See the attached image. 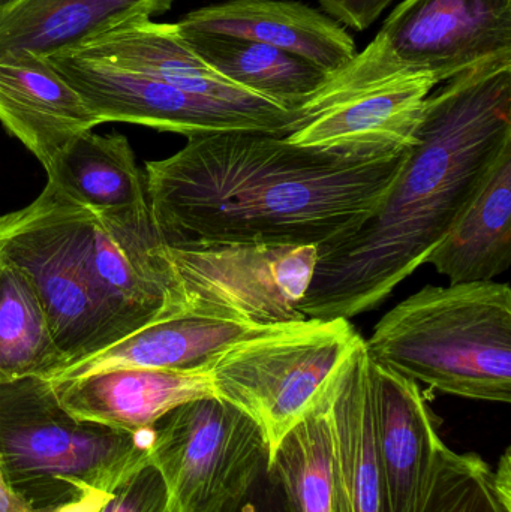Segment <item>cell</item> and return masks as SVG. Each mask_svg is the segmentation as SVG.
<instances>
[{
  "instance_id": "obj_1",
  "label": "cell",
  "mask_w": 511,
  "mask_h": 512,
  "mask_svg": "<svg viewBox=\"0 0 511 512\" xmlns=\"http://www.w3.org/2000/svg\"><path fill=\"white\" fill-rule=\"evenodd\" d=\"M410 152L354 159L264 132L192 135L170 158L147 162V203L167 248H321L374 215Z\"/></svg>"
},
{
  "instance_id": "obj_2",
  "label": "cell",
  "mask_w": 511,
  "mask_h": 512,
  "mask_svg": "<svg viewBox=\"0 0 511 512\" xmlns=\"http://www.w3.org/2000/svg\"><path fill=\"white\" fill-rule=\"evenodd\" d=\"M511 147V62L470 69L431 93L398 179L356 231L318 248L308 318L380 307L447 236Z\"/></svg>"
},
{
  "instance_id": "obj_3",
  "label": "cell",
  "mask_w": 511,
  "mask_h": 512,
  "mask_svg": "<svg viewBox=\"0 0 511 512\" xmlns=\"http://www.w3.org/2000/svg\"><path fill=\"white\" fill-rule=\"evenodd\" d=\"M365 345L372 360L440 393L510 403V285L423 286L380 319Z\"/></svg>"
},
{
  "instance_id": "obj_4",
  "label": "cell",
  "mask_w": 511,
  "mask_h": 512,
  "mask_svg": "<svg viewBox=\"0 0 511 512\" xmlns=\"http://www.w3.org/2000/svg\"><path fill=\"white\" fill-rule=\"evenodd\" d=\"M152 432L72 417L50 379L0 384V465L14 492L51 512L90 493L113 495L150 462Z\"/></svg>"
},
{
  "instance_id": "obj_5",
  "label": "cell",
  "mask_w": 511,
  "mask_h": 512,
  "mask_svg": "<svg viewBox=\"0 0 511 512\" xmlns=\"http://www.w3.org/2000/svg\"><path fill=\"white\" fill-rule=\"evenodd\" d=\"M363 342L350 319L305 318L269 325L228 346L209 366L213 393L252 418L270 459Z\"/></svg>"
},
{
  "instance_id": "obj_6",
  "label": "cell",
  "mask_w": 511,
  "mask_h": 512,
  "mask_svg": "<svg viewBox=\"0 0 511 512\" xmlns=\"http://www.w3.org/2000/svg\"><path fill=\"white\" fill-rule=\"evenodd\" d=\"M93 221L51 182L29 206L0 216V254L35 286L68 366L116 343L93 279Z\"/></svg>"
},
{
  "instance_id": "obj_7",
  "label": "cell",
  "mask_w": 511,
  "mask_h": 512,
  "mask_svg": "<svg viewBox=\"0 0 511 512\" xmlns=\"http://www.w3.org/2000/svg\"><path fill=\"white\" fill-rule=\"evenodd\" d=\"M437 86L395 59L375 36L299 111L285 140L354 159L399 155L417 144L426 99Z\"/></svg>"
},
{
  "instance_id": "obj_8",
  "label": "cell",
  "mask_w": 511,
  "mask_h": 512,
  "mask_svg": "<svg viewBox=\"0 0 511 512\" xmlns=\"http://www.w3.org/2000/svg\"><path fill=\"white\" fill-rule=\"evenodd\" d=\"M149 457L171 512H221L270 468L261 427L215 394L162 417L153 427Z\"/></svg>"
},
{
  "instance_id": "obj_9",
  "label": "cell",
  "mask_w": 511,
  "mask_h": 512,
  "mask_svg": "<svg viewBox=\"0 0 511 512\" xmlns=\"http://www.w3.org/2000/svg\"><path fill=\"white\" fill-rule=\"evenodd\" d=\"M164 255L171 285L159 315L189 310L255 327L308 318L300 304L317 267V246H164Z\"/></svg>"
},
{
  "instance_id": "obj_10",
  "label": "cell",
  "mask_w": 511,
  "mask_h": 512,
  "mask_svg": "<svg viewBox=\"0 0 511 512\" xmlns=\"http://www.w3.org/2000/svg\"><path fill=\"white\" fill-rule=\"evenodd\" d=\"M47 60L101 125L134 123L186 137L239 131L285 137L299 117L297 111L275 104L243 105L194 95L156 78L87 59L71 48L50 54Z\"/></svg>"
},
{
  "instance_id": "obj_11",
  "label": "cell",
  "mask_w": 511,
  "mask_h": 512,
  "mask_svg": "<svg viewBox=\"0 0 511 512\" xmlns=\"http://www.w3.org/2000/svg\"><path fill=\"white\" fill-rule=\"evenodd\" d=\"M377 36L399 63L446 83L511 62V0H404Z\"/></svg>"
},
{
  "instance_id": "obj_12",
  "label": "cell",
  "mask_w": 511,
  "mask_h": 512,
  "mask_svg": "<svg viewBox=\"0 0 511 512\" xmlns=\"http://www.w3.org/2000/svg\"><path fill=\"white\" fill-rule=\"evenodd\" d=\"M92 271L116 342L162 312L170 268L149 203L95 213Z\"/></svg>"
},
{
  "instance_id": "obj_13",
  "label": "cell",
  "mask_w": 511,
  "mask_h": 512,
  "mask_svg": "<svg viewBox=\"0 0 511 512\" xmlns=\"http://www.w3.org/2000/svg\"><path fill=\"white\" fill-rule=\"evenodd\" d=\"M371 376L387 511L419 512L444 442L417 382L372 358Z\"/></svg>"
},
{
  "instance_id": "obj_14",
  "label": "cell",
  "mask_w": 511,
  "mask_h": 512,
  "mask_svg": "<svg viewBox=\"0 0 511 512\" xmlns=\"http://www.w3.org/2000/svg\"><path fill=\"white\" fill-rule=\"evenodd\" d=\"M336 512H389L375 438L371 357L365 339L326 388Z\"/></svg>"
},
{
  "instance_id": "obj_15",
  "label": "cell",
  "mask_w": 511,
  "mask_h": 512,
  "mask_svg": "<svg viewBox=\"0 0 511 512\" xmlns=\"http://www.w3.org/2000/svg\"><path fill=\"white\" fill-rule=\"evenodd\" d=\"M177 26L279 48L314 63L332 77L359 53L341 24L294 0H227L188 12Z\"/></svg>"
},
{
  "instance_id": "obj_16",
  "label": "cell",
  "mask_w": 511,
  "mask_h": 512,
  "mask_svg": "<svg viewBox=\"0 0 511 512\" xmlns=\"http://www.w3.org/2000/svg\"><path fill=\"white\" fill-rule=\"evenodd\" d=\"M0 123L45 171L72 140L101 125L47 57L30 51L0 57Z\"/></svg>"
},
{
  "instance_id": "obj_17",
  "label": "cell",
  "mask_w": 511,
  "mask_h": 512,
  "mask_svg": "<svg viewBox=\"0 0 511 512\" xmlns=\"http://www.w3.org/2000/svg\"><path fill=\"white\" fill-rule=\"evenodd\" d=\"M51 385L72 417L128 433L152 432L177 406L215 394L209 370L117 369Z\"/></svg>"
},
{
  "instance_id": "obj_18",
  "label": "cell",
  "mask_w": 511,
  "mask_h": 512,
  "mask_svg": "<svg viewBox=\"0 0 511 512\" xmlns=\"http://www.w3.org/2000/svg\"><path fill=\"white\" fill-rule=\"evenodd\" d=\"M263 328L236 319L177 310L158 315L119 342L69 364L50 381L117 369L209 370L216 355Z\"/></svg>"
},
{
  "instance_id": "obj_19",
  "label": "cell",
  "mask_w": 511,
  "mask_h": 512,
  "mask_svg": "<svg viewBox=\"0 0 511 512\" xmlns=\"http://www.w3.org/2000/svg\"><path fill=\"white\" fill-rule=\"evenodd\" d=\"M71 50L87 59L156 78L194 95L234 104H273L234 86L213 71L183 41L176 23H156L152 18H138L107 30Z\"/></svg>"
},
{
  "instance_id": "obj_20",
  "label": "cell",
  "mask_w": 511,
  "mask_h": 512,
  "mask_svg": "<svg viewBox=\"0 0 511 512\" xmlns=\"http://www.w3.org/2000/svg\"><path fill=\"white\" fill-rule=\"evenodd\" d=\"M176 0H12L0 8V57L50 56L138 18L164 15Z\"/></svg>"
},
{
  "instance_id": "obj_21",
  "label": "cell",
  "mask_w": 511,
  "mask_h": 512,
  "mask_svg": "<svg viewBox=\"0 0 511 512\" xmlns=\"http://www.w3.org/2000/svg\"><path fill=\"white\" fill-rule=\"evenodd\" d=\"M425 264L455 283L489 282L511 265V147Z\"/></svg>"
},
{
  "instance_id": "obj_22",
  "label": "cell",
  "mask_w": 511,
  "mask_h": 512,
  "mask_svg": "<svg viewBox=\"0 0 511 512\" xmlns=\"http://www.w3.org/2000/svg\"><path fill=\"white\" fill-rule=\"evenodd\" d=\"M179 32L222 78L284 110L299 111L332 77L296 54L260 42L180 27Z\"/></svg>"
},
{
  "instance_id": "obj_23",
  "label": "cell",
  "mask_w": 511,
  "mask_h": 512,
  "mask_svg": "<svg viewBox=\"0 0 511 512\" xmlns=\"http://www.w3.org/2000/svg\"><path fill=\"white\" fill-rule=\"evenodd\" d=\"M47 176L69 200L95 213L147 203L144 176L122 134L84 132L57 156Z\"/></svg>"
},
{
  "instance_id": "obj_24",
  "label": "cell",
  "mask_w": 511,
  "mask_h": 512,
  "mask_svg": "<svg viewBox=\"0 0 511 512\" xmlns=\"http://www.w3.org/2000/svg\"><path fill=\"white\" fill-rule=\"evenodd\" d=\"M68 366L29 277L0 254V384L51 379Z\"/></svg>"
},
{
  "instance_id": "obj_25",
  "label": "cell",
  "mask_w": 511,
  "mask_h": 512,
  "mask_svg": "<svg viewBox=\"0 0 511 512\" xmlns=\"http://www.w3.org/2000/svg\"><path fill=\"white\" fill-rule=\"evenodd\" d=\"M326 388L270 459V469L281 483L291 512H336Z\"/></svg>"
},
{
  "instance_id": "obj_26",
  "label": "cell",
  "mask_w": 511,
  "mask_h": 512,
  "mask_svg": "<svg viewBox=\"0 0 511 512\" xmlns=\"http://www.w3.org/2000/svg\"><path fill=\"white\" fill-rule=\"evenodd\" d=\"M510 454L494 471L476 454L441 445L419 512H511Z\"/></svg>"
},
{
  "instance_id": "obj_27",
  "label": "cell",
  "mask_w": 511,
  "mask_h": 512,
  "mask_svg": "<svg viewBox=\"0 0 511 512\" xmlns=\"http://www.w3.org/2000/svg\"><path fill=\"white\" fill-rule=\"evenodd\" d=\"M99 512H171L167 490L155 466L149 462L132 475Z\"/></svg>"
},
{
  "instance_id": "obj_28",
  "label": "cell",
  "mask_w": 511,
  "mask_h": 512,
  "mask_svg": "<svg viewBox=\"0 0 511 512\" xmlns=\"http://www.w3.org/2000/svg\"><path fill=\"white\" fill-rule=\"evenodd\" d=\"M221 512H291V510L281 483L269 468L239 499Z\"/></svg>"
},
{
  "instance_id": "obj_29",
  "label": "cell",
  "mask_w": 511,
  "mask_h": 512,
  "mask_svg": "<svg viewBox=\"0 0 511 512\" xmlns=\"http://www.w3.org/2000/svg\"><path fill=\"white\" fill-rule=\"evenodd\" d=\"M318 2L336 23L362 32L371 27L395 0H318Z\"/></svg>"
},
{
  "instance_id": "obj_30",
  "label": "cell",
  "mask_w": 511,
  "mask_h": 512,
  "mask_svg": "<svg viewBox=\"0 0 511 512\" xmlns=\"http://www.w3.org/2000/svg\"><path fill=\"white\" fill-rule=\"evenodd\" d=\"M0 512H44L30 507L24 499H21L6 480L5 472L0 465Z\"/></svg>"
},
{
  "instance_id": "obj_31",
  "label": "cell",
  "mask_w": 511,
  "mask_h": 512,
  "mask_svg": "<svg viewBox=\"0 0 511 512\" xmlns=\"http://www.w3.org/2000/svg\"><path fill=\"white\" fill-rule=\"evenodd\" d=\"M110 498L111 495H108V493H90V495L84 496L80 501L63 505V507L51 512H99Z\"/></svg>"
},
{
  "instance_id": "obj_32",
  "label": "cell",
  "mask_w": 511,
  "mask_h": 512,
  "mask_svg": "<svg viewBox=\"0 0 511 512\" xmlns=\"http://www.w3.org/2000/svg\"><path fill=\"white\" fill-rule=\"evenodd\" d=\"M9 2H12V0H0V8H2V6L8 5Z\"/></svg>"
}]
</instances>
